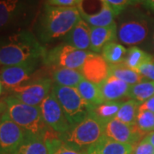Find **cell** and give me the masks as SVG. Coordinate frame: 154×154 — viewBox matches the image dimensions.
Listing matches in <instances>:
<instances>
[{"label":"cell","mask_w":154,"mask_h":154,"mask_svg":"<svg viewBox=\"0 0 154 154\" xmlns=\"http://www.w3.org/2000/svg\"><path fill=\"white\" fill-rule=\"evenodd\" d=\"M46 53V48L28 30L22 29L0 37V64L3 66L43 60Z\"/></svg>","instance_id":"1"},{"label":"cell","mask_w":154,"mask_h":154,"mask_svg":"<svg viewBox=\"0 0 154 154\" xmlns=\"http://www.w3.org/2000/svg\"><path fill=\"white\" fill-rule=\"evenodd\" d=\"M99 87L105 101H118L128 97L130 85L113 75H109Z\"/></svg>","instance_id":"16"},{"label":"cell","mask_w":154,"mask_h":154,"mask_svg":"<svg viewBox=\"0 0 154 154\" xmlns=\"http://www.w3.org/2000/svg\"><path fill=\"white\" fill-rule=\"evenodd\" d=\"M76 89L81 97L88 105L89 110L105 102L99 85L90 82L84 79L77 86Z\"/></svg>","instance_id":"20"},{"label":"cell","mask_w":154,"mask_h":154,"mask_svg":"<svg viewBox=\"0 0 154 154\" xmlns=\"http://www.w3.org/2000/svg\"><path fill=\"white\" fill-rule=\"evenodd\" d=\"M91 27L82 18L63 38V43L77 49L88 51L91 46Z\"/></svg>","instance_id":"15"},{"label":"cell","mask_w":154,"mask_h":154,"mask_svg":"<svg viewBox=\"0 0 154 154\" xmlns=\"http://www.w3.org/2000/svg\"><path fill=\"white\" fill-rule=\"evenodd\" d=\"M53 69L51 77L55 85L77 88L80 82L84 80V77L80 70L64 68H54Z\"/></svg>","instance_id":"21"},{"label":"cell","mask_w":154,"mask_h":154,"mask_svg":"<svg viewBox=\"0 0 154 154\" xmlns=\"http://www.w3.org/2000/svg\"><path fill=\"white\" fill-rule=\"evenodd\" d=\"M126 49L122 45L116 42H110L104 46L101 56L109 64H118L124 63L127 55Z\"/></svg>","instance_id":"27"},{"label":"cell","mask_w":154,"mask_h":154,"mask_svg":"<svg viewBox=\"0 0 154 154\" xmlns=\"http://www.w3.org/2000/svg\"><path fill=\"white\" fill-rule=\"evenodd\" d=\"M139 4H141L146 9L154 11V0H138Z\"/></svg>","instance_id":"35"},{"label":"cell","mask_w":154,"mask_h":154,"mask_svg":"<svg viewBox=\"0 0 154 154\" xmlns=\"http://www.w3.org/2000/svg\"><path fill=\"white\" fill-rule=\"evenodd\" d=\"M11 154H51L50 140L45 137L28 134L19 146Z\"/></svg>","instance_id":"19"},{"label":"cell","mask_w":154,"mask_h":154,"mask_svg":"<svg viewBox=\"0 0 154 154\" xmlns=\"http://www.w3.org/2000/svg\"><path fill=\"white\" fill-rule=\"evenodd\" d=\"M51 93L59 102L70 127L84 120L89 114V109L76 88L53 85Z\"/></svg>","instance_id":"7"},{"label":"cell","mask_w":154,"mask_h":154,"mask_svg":"<svg viewBox=\"0 0 154 154\" xmlns=\"http://www.w3.org/2000/svg\"><path fill=\"white\" fill-rule=\"evenodd\" d=\"M2 91H3V83H2L1 80H0V95L2 94Z\"/></svg>","instance_id":"38"},{"label":"cell","mask_w":154,"mask_h":154,"mask_svg":"<svg viewBox=\"0 0 154 154\" xmlns=\"http://www.w3.org/2000/svg\"><path fill=\"white\" fill-rule=\"evenodd\" d=\"M138 72L144 77L154 82V58L143 63L139 68Z\"/></svg>","instance_id":"31"},{"label":"cell","mask_w":154,"mask_h":154,"mask_svg":"<svg viewBox=\"0 0 154 154\" xmlns=\"http://www.w3.org/2000/svg\"><path fill=\"white\" fill-rule=\"evenodd\" d=\"M5 103H0V113L5 112Z\"/></svg>","instance_id":"37"},{"label":"cell","mask_w":154,"mask_h":154,"mask_svg":"<svg viewBox=\"0 0 154 154\" xmlns=\"http://www.w3.org/2000/svg\"><path fill=\"white\" fill-rule=\"evenodd\" d=\"M6 154H9V153H6Z\"/></svg>","instance_id":"40"},{"label":"cell","mask_w":154,"mask_h":154,"mask_svg":"<svg viewBox=\"0 0 154 154\" xmlns=\"http://www.w3.org/2000/svg\"><path fill=\"white\" fill-rule=\"evenodd\" d=\"M36 2L37 0H0V32L29 22Z\"/></svg>","instance_id":"6"},{"label":"cell","mask_w":154,"mask_h":154,"mask_svg":"<svg viewBox=\"0 0 154 154\" xmlns=\"http://www.w3.org/2000/svg\"><path fill=\"white\" fill-rule=\"evenodd\" d=\"M136 125L145 135L154 131L153 112L146 110H139L136 119Z\"/></svg>","instance_id":"28"},{"label":"cell","mask_w":154,"mask_h":154,"mask_svg":"<svg viewBox=\"0 0 154 154\" xmlns=\"http://www.w3.org/2000/svg\"><path fill=\"white\" fill-rule=\"evenodd\" d=\"M81 72L85 80L99 85L110 75V64L100 54L91 51L86 58Z\"/></svg>","instance_id":"14"},{"label":"cell","mask_w":154,"mask_h":154,"mask_svg":"<svg viewBox=\"0 0 154 154\" xmlns=\"http://www.w3.org/2000/svg\"><path fill=\"white\" fill-rule=\"evenodd\" d=\"M152 19L143 11L131 6L117 16V39L122 44L135 46L148 38Z\"/></svg>","instance_id":"3"},{"label":"cell","mask_w":154,"mask_h":154,"mask_svg":"<svg viewBox=\"0 0 154 154\" xmlns=\"http://www.w3.org/2000/svg\"><path fill=\"white\" fill-rule=\"evenodd\" d=\"M153 58L154 57L151 54L137 46H130L127 51L124 63L131 69L138 72L139 68L143 63L152 60Z\"/></svg>","instance_id":"26"},{"label":"cell","mask_w":154,"mask_h":154,"mask_svg":"<svg viewBox=\"0 0 154 154\" xmlns=\"http://www.w3.org/2000/svg\"><path fill=\"white\" fill-rule=\"evenodd\" d=\"M105 137L116 142L137 146L140 139L145 138L137 125H128L114 118L104 125Z\"/></svg>","instance_id":"12"},{"label":"cell","mask_w":154,"mask_h":154,"mask_svg":"<svg viewBox=\"0 0 154 154\" xmlns=\"http://www.w3.org/2000/svg\"><path fill=\"white\" fill-rule=\"evenodd\" d=\"M52 81L49 78H32L28 82L9 90L11 96L28 105H39L51 92Z\"/></svg>","instance_id":"9"},{"label":"cell","mask_w":154,"mask_h":154,"mask_svg":"<svg viewBox=\"0 0 154 154\" xmlns=\"http://www.w3.org/2000/svg\"><path fill=\"white\" fill-rule=\"evenodd\" d=\"M110 75L116 77L130 86L144 81V77L139 72L131 69L124 63L110 64Z\"/></svg>","instance_id":"23"},{"label":"cell","mask_w":154,"mask_h":154,"mask_svg":"<svg viewBox=\"0 0 154 154\" xmlns=\"http://www.w3.org/2000/svg\"><path fill=\"white\" fill-rule=\"evenodd\" d=\"M81 0H46L45 5L57 7H78Z\"/></svg>","instance_id":"32"},{"label":"cell","mask_w":154,"mask_h":154,"mask_svg":"<svg viewBox=\"0 0 154 154\" xmlns=\"http://www.w3.org/2000/svg\"><path fill=\"white\" fill-rule=\"evenodd\" d=\"M133 154H154V147L143 139L135 146Z\"/></svg>","instance_id":"33"},{"label":"cell","mask_w":154,"mask_h":154,"mask_svg":"<svg viewBox=\"0 0 154 154\" xmlns=\"http://www.w3.org/2000/svg\"><path fill=\"white\" fill-rule=\"evenodd\" d=\"M136 146L116 142L104 137L99 142L88 147L85 154H133Z\"/></svg>","instance_id":"18"},{"label":"cell","mask_w":154,"mask_h":154,"mask_svg":"<svg viewBox=\"0 0 154 154\" xmlns=\"http://www.w3.org/2000/svg\"><path fill=\"white\" fill-rule=\"evenodd\" d=\"M5 112L13 122L22 128L28 134L45 137L51 129L42 117L39 106L28 105L13 96L5 99Z\"/></svg>","instance_id":"4"},{"label":"cell","mask_w":154,"mask_h":154,"mask_svg":"<svg viewBox=\"0 0 154 154\" xmlns=\"http://www.w3.org/2000/svg\"><path fill=\"white\" fill-rule=\"evenodd\" d=\"M144 140H145L146 141H147L148 143L151 144V145L154 147V131L147 134L145 136Z\"/></svg>","instance_id":"36"},{"label":"cell","mask_w":154,"mask_h":154,"mask_svg":"<svg viewBox=\"0 0 154 154\" xmlns=\"http://www.w3.org/2000/svg\"><path fill=\"white\" fill-rule=\"evenodd\" d=\"M45 122L58 134L68 131L71 127L55 96L51 94L39 105Z\"/></svg>","instance_id":"11"},{"label":"cell","mask_w":154,"mask_h":154,"mask_svg":"<svg viewBox=\"0 0 154 154\" xmlns=\"http://www.w3.org/2000/svg\"><path fill=\"white\" fill-rule=\"evenodd\" d=\"M104 137V125L90 113L81 122L59 134L61 140L82 152Z\"/></svg>","instance_id":"5"},{"label":"cell","mask_w":154,"mask_h":154,"mask_svg":"<svg viewBox=\"0 0 154 154\" xmlns=\"http://www.w3.org/2000/svg\"><path fill=\"white\" fill-rule=\"evenodd\" d=\"M141 103L135 99H128L122 103L116 118L128 125H136L138 113Z\"/></svg>","instance_id":"24"},{"label":"cell","mask_w":154,"mask_h":154,"mask_svg":"<svg viewBox=\"0 0 154 154\" xmlns=\"http://www.w3.org/2000/svg\"><path fill=\"white\" fill-rule=\"evenodd\" d=\"M51 154H85L84 152L70 146L63 140L59 136L50 140Z\"/></svg>","instance_id":"29"},{"label":"cell","mask_w":154,"mask_h":154,"mask_svg":"<svg viewBox=\"0 0 154 154\" xmlns=\"http://www.w3.org/2000/svg\"><path fill=\"white\" fill-rule=\"evenodd\" d=\"M105 1L114 12L116 17L119 16L122 11H124L128 8L139 4L138 0H105Z\"/></svg>","instance_id":"30"},{"label":"cell","mask_w":154,"mask_h":154,"mask_svg":"<svg viewBox=\"0 0 154 154\" xmlns=\"http://www.w3.org/2000/svg\"><path fill=\"white\" fill-rule=\"evenodd\" d=\"M81 18L76 7L45 5L36 26L38 40L42 43H48L64 38Z\"/></svg>","instance_id":"2"},{"label":"cell","mask_w":154,"mask_h":154,"mask_svg":"<svg viewBox=\"0 0 154 154\" xmlns=\"http://www.w3.org/2000/svg\"><path fill=\"white\" fill-rule=\"evenodd\" d=\"M123 102L118 101H105L104 103L95 106L89 110V113L98 119L103 125L110 120L116 118V116L120 110Z\"/></svg>","instance_id":"22"},{"label":"cell","mask_w":154,"mask_h":154,"mask_svg":"<svg viewBox=\"0 0 154 154\" xmlns=\"http://www.w3.org/2000/svg\"><path fill=\"white\" fill-rule=\"evenodd\" d=\"M139 110H146L154 113V97L145 101L144 103H141Z\"/></svg>","instance_id":"34"},{"label":"cell","mask_w":154,"mask_h":154,"mask_svg":"<svg viewBox=\"0 0 154 154\" xmlns=\"http://www.w3.org/2000/svg\"><path fill=\"white\" fill-rule=\"evenodd\" d=\"M90 38V50L95 53L101 52L105 45L117 39L116 23L114 22L107 27H91Z\"/></svg>","instance_id":"17"},{"label":"cell","mask_w":154,"mask_h":154,"mask_svg":"<svg viewBox=\"0 0 154 154\" xmlns=\"http://www.w3.org/2000/svg\"><path fill=\"white\" fill-rule=\"evenodd\" d=\"M28 135L5 112L0 115V154L12 153Z\"/></svg>","instance_id":"10"},{"label":"cell","mask_w":154,"mask_h":154,"mask_svg":"<svg viewBox=\"0 0 154 154\" xmlns=\"http://www.w3.org/2000/svg\"><path fill=\"white\" fill-rule=\"evenodd\" d=\"M91 51H82L70 45L63 44L47 51L43 58V63L47 66L54 68H64L80 70L82 69L86 58Z\"/></svg>","instance_id":"8"},{"label":"cell","mask_w":154,"mask_h":154,"mask_svg":"<svg viewBox=\"0 0 154 154\" xmlns=\"http://www.w3.org/2000/svg\"><path fill=\"white\" fill-rule=\"evenodd\" d=\"M152 45H153V49H154V29H153V36H152Z\"/></svg>","instance_id":"39"},{"label":"cell","mask_w":154,"mask_h":154,"mask_svg":"<svg viewBox=\"0 0 154 154\" xmlns=\"http://www.w3.org/2000/svg\"><path fill=\"white\" fill-rule=\"evenodd\" d=\"M152 97H154L153 81H142L130 86L128 94V98L135 99L140 103H144Z\"/></svg>","instance_id":"25"},{"label":"cell","mask_w":154,"mask_h":154,"mask_svg":"<svg viewBox=\"0 0 154 154\" xmlns=\"http://www.w3.org/2000/svg\"><path fill=\"white\" fill-rule=\"evenodd\" d=\"M39 61H31L12 66H4L0 69V80L3 85L11 90L28 82L38 68Z\"/></svg>","instance_id":"13"}]
</instances>
